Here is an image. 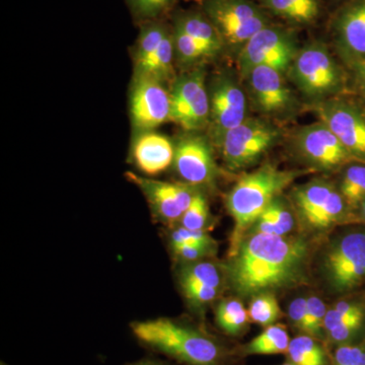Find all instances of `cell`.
<instances>
[{"label": "cell", "instance_id": "23", "mask_svg": "<svg viewBox=\"0 0 365 365\" xmlns=\"http://www.w3.org/2000/svg\"><path fill=\"white\" fill-rule=\"evenodd\" d=\"M292 339L288 335L287 327L282 324H274L264 329L263 332L246 344L237 348L240 357L250 355L285 354Z\"/></svg>", "mask_w": 365, "mask_h": 365}, {"label": "cell", "instance_id": "12", "mask_svg": "<svg viewBox=\"0 0 365 365\" xmlns=\"http://www.w3.org/2000/svg\"><path fill=\"white\" fill-rule=\"evenodd\" d=\"M294 148L314 169L336 170L357 162L323 122L302 127L295 134Z\"/></svg>", "mask_w": 365, "mask_h": 365}, {"label": "cell", "instance_id": "5", "mask_svg": "<svg viewBox=\"0 0 365 365\" xmlns=\"http://www.w3.org/2000/svg\"><path fill=\"white\" fill-rule=\"evenodd\" d=\"M288 76L304 97L319 103L343 91L344 73L323 43H309L299 49Z\"/></svg>", "mask_w": 365, "mask_h": 365}, {"label": "cell", "instance_id": "40", "mask_svg": "<svg viewBox=\"0 0 365 365\" xmlns=\"http://www.w3.org/2000/svg\"><path fill=\"white\" fill-rule=\"evenodd\" d=\"M355 225H365V199L356 210V223Z\"/></svg>", "mask_w": 365, "mask_h": 365}, {"label": "cell", "instance_id": "27", "mask_svg": "<svg viewBox=\"0 0 365 365\" xmlns=\"http://www.w3.org/2000/svg\"><path fill=\"white\" fill-rule=\"evenodd\" d=\"M172 28L160 21L143 24L134 46V69L143 66L158 49Z\"/></svg>", "mask_w": 365, "mask_h": 365}, {"label": "cell", "instance_id": "30", "mask_svg": "<svg viewBox=\"0 0 365 365\" xmlns=\"http://www.w3.org/2000/svg\"><path fill=\"white\" fill-rule=\"evenodd\" d=\"M172 35L175 58L180 66L188 68L204 59L210 58L208 53L198 43L180 29L172 26Z\"/></svg>", "mask_w": 365, "mask_h": 365}, {"label": "cell", "instance_id": "16", "mask_svg": "<svg viewBox=\"0 0 365 365\" xmlns=\"http://www.w3.org/2000/svg\"><path fill=\"white\" fill-rule=\"evenodd\" d=\"M173 167L190 186H209L215 182L217 168L207 139L197 133L182 136L175 143Z\"/></svg>", "mask_w": 365, "mask_h": 365}, {"label": "cell", "instance_id": "32", "mask_svg": "<svg viewBox=\"0 0 365 365\" xmlns=\"http://www.w3.org/2000/svg\"><path fill=\"white\" fill-rule=\"evenodd\" d=\"M179 0H125L134 20L141 24L160 21Z\"/></svg>", "mask_w": 365, "mask_h": 365}, {"label": "cell", "instance_id": "2", "mask_svg": "<svg viewBox=\"0 0 365 365\" xmlns=\"http://www.w3.org/2000/svg\"><path fill=\"white\" fill-rule=\"evenodd\" d=\"M134 338L150 351L178 365H235L241 359L217 336L192 324L170 318L134 322Z\"/></svg>", "mask_w": 365, "mask_h": 365}, {"label": "cell", "instance_id": "7", "mask_svg": "<svg viewBox=\"0 0 365 365\" xmlns=\"http://www.w3.org/2000/svg\"><path fill=\"white\" fill-rule=\"evenodd\" d=\"M299 51L297 34L271 24L242 46L237 64L242 76L257 66H268L285 73Z\"/></svg>", "mask_w": 365, "mask_h": 365}, {"label": "cell", "instance_id": "38", "mask_svg": "<svg viewBox=\"0 0 365 365\" xmlns=\"http://www.w3.org/2000/svg\"><path fill=\"white\" fill-rule=\"evenodd\" d=\"M125 365H178L175 362L170 361L169 359H160L158 356H146L143 359L137 360V361L131 362Z\"/></svg>", "mask_w": 365, "mask_h": 365}, {"label": "cell", "instance_id": "25", "mask_svg": "<svg viewBox=\"0 0 365 365\" xmlns=\"http://www.w3.org/2000/svg\"><path fill=\"white\" fill-rule=\"evenodd\" d=\"M175 60L176 58H175L174 42H173L172 31H170L150 59L143 66L134 69V76H145L165 85L169 81H174L177 78L175 76Z\"/></svg>", "mask_w": 365, "mask_h": 365}, {"label": "cell", "instance_id": "35", "mask_svg": "<svg viewBox=\"0 0 365 365\" xmlns=\"http://www.w3.org/2000/svg\"><path fill=\"white\" fill-rule=\"evenodd\" d=\"M170 247H201L215 250L216 242L207 232L204 230H190L180 227L174 228L170 235Z\"/></svg>", "mask_w": 365, "mask_h": 365}, {"label": "cell", "instance_id": "20", "mask_svg": "<svg viewBox=\"0 0 365 365\" xmlns=\"http://www.w3.org/2000/svg\"><path fill=\"white\" fill-rule=\"evenodd\" d=\"M182 292L195 288H215L222 290L227 281V271L215 262L200 260L184 263L179 272Z\"/></svg>", "mask_w": 365, "mask_h": 365}, {"label": "cell", "instance_id": "31", "mask_svg": "<svg viewBox=\"0 0 365 365\" xmlns=\"http://www.w3.org/2000/svg\"><path fill=\"white\" fill-rule=\"evenodd\" d=\"M248 312L250 319L264 328L274 325L282 316L279 304L273 292H264L252 297Z\"/></svg>", "mask_w": 365, "mask_h": 365}, {"label": "cell", "instance_id": "21", "mask_svg": "<svg viewBox=\"0 0 365 365\" xmlns=\"http://www.w3.org/2000/svg\"><path fill=\"white\" fill-rule=\"evenodd\" d=\"M294 210L284 198L276 197L247 234L288 235L295 227Z\"/></svg>", "mask_w": 365, "mask_h": 365}, {"label": "cell", "instance_id": "10", "mask_svg": "<svg viewBox=\"0 0 365 365\" xmlns=\"http://www.w3.org/2000/svg\"><path fill=\"white\" fill-rule=\"evenodd\" d=\"M208 93L210 102L209 139L218 148L227 132L247 119L246 95L235 76L225 71L211 79Z\"/></svg>", "mask_w": 365, "mask_h": 365}, {"label": "cell", "instance_id": "24", "mask_svg": "<svg viewBox=\"0 0 365 365\" xmlns=\"http://www.w3.org/2000/svg\"><path fill=\"white\" fill-rule=\"evenodd\" d=\"M285 356L287 362L294 365H331L326 343L307 334L292 338Z\"/></svg>", "mask_w": 365, "mask_h": 365}, {"label": "cell", "instance_id": "6", "mask_svg": "<svg viewBox=\"0 0 365 365\" xmlns=\"http://www.w3.org/2000/svg\"><path fill=\"white\" fill-rule=\"evenodd\" d=\"M201 9L225 47L241 50L262 29L271 25L267 11L254 0H202Z\"/></svg>", "mask_w": 365, "mask_h": 365}, {"label": "cell", "instance_id": "13", "mask_svg": "<svg viewBox=\"0 0 365 365\" xmlns=\"http://www.w3.org/2000/svg\"><path fill=\"white\" fill-rule=\"evenodd\" d=\"M127 179L143 192L151 213L158 222L174 227L191 205L198 190L186 182L160 181L127 173Z\"/></svg>", "mask_w": 365, "mask_h": 365}, {"label": "cell", "instance_id": "18", "mask_svg": "<svg viewBox=\"0 0 365 365\" xmlns=\"http://www.w3.org/2000/svg\"><path fill=\"white\" fill-rule=\"evenodd\" d=\"M132 158L137 169L148 176H158L174 163L175 143L158 132H144L134 139Z\"/></svg>", "mask_w": 365, "mask_h": 365}, {"label": "cell", "instance_id": "22", "mask_svg": "<svg viewBox=\"0 0 365 365\" xmlns=\"http://www.w3.org/2000/svg\"><path fill=\"white\" fill-rule=\"evenodd\" d=\"M335 189L336 187L332 182L316 179L292 190V207L297 211L302 225L322 207Z\"/></svg>", "mask_w": 365, "mask_h": 365}, {"label": "cell", "instance_id": "17", "mask_svg": "<svg viewBox=\"0 0 365 365\" xmlns=\"http://www.w3.org/2000/svg\"><path fill=\"white\" fill-rule=\"evenodd\" d=\"M334 40L341 58L349 66L365 59V0H350L333 23Z\"/></svg>", "mask_w": 365, "mask_h": 365}, {"label": "cell", "instance_id": "39", "mask_svg": "<svg viewBox=\"0 0 365 365\" xmlns=\"http://www.w3.org/2000/svg\"><path fill=\"white\" fill-rule=\"evenodd\" d=\"M352 68L354 69L359 85L365 97V59L359 62V63L354 64Z\"/></svg>", "mask_w": 365, "mask_h": 365}, {"label": "cell", "instance_id": "19", "mask_svg": "<svg viewBox=\"0 0 365 365\" xmlns=\"http://www.w3.org/2000/svg\"><path fill=\"white\" fill-rule=\"evenodd\" d=\"M173 26L180 29L198 43L208 53L210 58L225 48L217 31L202 11H180L174 16Z\"/></svg>", "mask_w": 365, "mask_h": 365}, {"label": "cell", "instance_id": "33", "mask_svg": "<svg viewBox=\"0 0 365 365\" xmlns=\"http://www.w3.org/2000/svg\"><path fill=\"white\" fill-rule=\"evenodd\" d=\"M210 222L211 215L207 200L198 190L191 205L182 215L180 225L187 230L207 232V227L210 225Z\"/></svg>", "mask_w": 365, "mask_h": 365}, {"label": "cell", "instance_id": "8", "mask_svg": "<svg viewBox=\"0 0 365 365\" xmlns=\"http://www.w3.org/2000/svg\"><path fill=\"white\" fill-rule=\"evenodd\" d=\"M170 121L189 133L208 128L210 116L205 71L197 67L178 76L172 83Z\"/></svg>", "mask_w": 365, "mask_h": 365}, {"label": "cell", "instance_id": "1", "mask_svg": "<svg viewBox=\"0 0 365 365\" xmlns=\"http://www.w3.org/2000/svg\"><path fill=\"white\" fill-rule=\"evenodd\" d=\"M311 245L292 235L247 234L225 268L240 297H253L306 284Z\"/></svg>", "mask_w": 365, "mask_h": 365}, {"label": "cell", "instance_id": "34", "mask_svg": "<svg viewBox=\"0 0 365 365\" xmlns=\"http://www.w3.org/2000/svg\"><path fill=\"white\" fill-rule=\"evenodd\" d=\"M328 307L323 299L316 295L307 297L306 329L304 334L325 342L324 323Z\"/></svg>", "mask_w": 365, "mask_h": 365}, {"label": "cell", "instance_id": "26", "mask_svg": "<svg viewBox=\"0 0 365 365\" xmlns=\"http://www.w3.org/2000/svg\"><path fill=\"white\" fill-rule=\"evenodd\" d=\"M249 321V312L241 300L227 299L218 302L215 323L230 337H240L246 332Z\"/></svg>", "mask_w": 365, "mask_h": 365}, {"label": "cell", "instance_id": "11", "mask_svg": "<svg viewBox=\"0 0 365 365\" xmlns=\"http://www.w3.org/2000/svg\"><path fill=\"white\" fill-rule=\"evenodd\" d=\"M129 107L134 134L155 131L170 121V93L165 83L145 76H134Z\"/></svg>", "mask_w": 365, "mask_h": 365}, {"label": "cell", "instance_id": "3", "mask_svg": "<svg viewBox=\"0 0 365 365\" xmlns=\"http://www.w3.org/2000/svg\"><path fill=\"white\" fill-rule=\"evenodd\" d=\"M304 174L300 170H280L275 165H265L235 182L225 201L235 225L228 257L235 254L240 242L269 204Z\"/></svg>", "mask_w": 365, "mask_h": 365}, {"label": "cell", "instance_id": "29", "mask_svg": "<svg viewBox=\"0 0 365 365\" xmlns=\"http://www.w3.org/2000/svg\"><path fill=\"white\" fill-rule=\"evenodd\" d=\"M268 14L278 16L292 25L307 26L316 20L311 16L299 0H256Z\"/></svg>", "mask_w": 365, "mask_h": 365}, {"label": "cell", "instance_id": "37", "mask_svg": "<svg viewBox=\"0 0 365 365\" xmlns=\"http://www.w3.org/2000/svg\"><path fill=\"white\" fill-rule=\"evenodd\" d=\"M307 297H297L288 307L290 325L300 334L306 329Z\"/></svg>", "mask_w": 365, "mask_h": 365}, {"label": "cell", "instance_id": "14", "mask_svg": "<svg viewBox=\"0 0 365 365\" xmlns=\"http://www.w3.org/2000/svg\"><path fill=\"white\" fill-rule=\"evenodd\" d=\"M282 72L268 66H257L244 76L255 109L270 117L294 114L299 102L288 88Z\"/></svg>", "mask_w": 365, "mask_h": 365}, {"label": "cell", "instance_id": "9", "mask_svg": "<svg viewBox=\"0 0 365 365\" xmlns=\"http://www.w3.org/2000/svg\"><path fill=\"white\" fill-rule=\"evenodd\" d=\"M280 138L274 125L249 118L223 137L218 146L227 169L235 172L256 163Z\"/></svg>", "mask_w": 365, "mask_h": 365}, {"label": "cell", "instance_id": "4", "mask_svg": "<svg viewBox=\"0 0 365 365\" xmlns=\"http://www.w3.org/2000/svg\"><path fill=\"white\" fill-rule=\"evenodd\" d=\"M329 292L343 297L365 289V225H349L329 242L321 259Z\"/></svg>", "mask_w": 365, "mask_h": 365}, {"label": "cell", "instance_id": "41", "mask_svg": "<svg viewBox=\"0 0 365 365\" xmlns=\"http://www.w3.org/2000/svg\"><path fill=\"white\" fill-rule=\"evenodd\" d=\"M280 365H294V364H289V362L285 361V364H280Z\"/></svg>", "mask_w": 365, "mask_h": 365}, {"label": "cell", "instance_id": "42", "mask_svg": "<svg viewBox=\"0 0 365 365\" xmlns=\"http://www.w3.org/2000/svg\"><path fill=\"white\" fill-rule=\"evenodd\" d=\"M1 365H6V364H4V362H1Z\"/></svg>", "mask_w": 365, "mask_h": 365}, {"label": "cell", "instance_id": "28", "mask_svg": "<svg viewBox=\"0 0 365 365\" xmlns=\"http://www.w3.org/2000/svg\"><path fill=\"white\" fill-rule=\"evenodd\" d=\"M338 190L356 215L357 209L365 199V163L354 162L346 165Z\"/></svg>", "mask_w": 365, "mask_h": 365}, {"label": "cell", "instance_id": "36", "mask_svg": "<svg viewBox=\"0 0 365 365\" xmlns=\"http://www.w3.org/2000/svg\"><path fill=\"white\" fill-rule=\"evenodd\" d=\"M331 365H365V338L333 348Z\"/></svg>", "mask_w": 365, "mask_h": 365}, {"label": "cell", "instance_id": "15", "mask_svg": "<svg viewBox=\"0 0 365 365\" xmlns=\"http://www.w3.org/2000/svg\"><path fill=\"white\" fill-rule=\"evenodd\" d=\"M321 122L338 137L357 162L365 163V114L352 103L329 98L317 103Z\"/></svg>", "mask_w": 365, "mask_h": 365}]
</instances>
